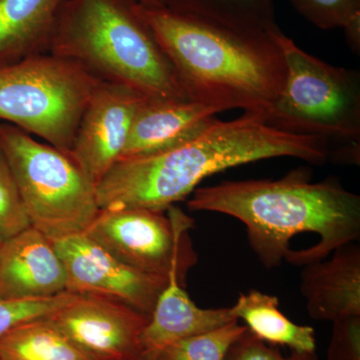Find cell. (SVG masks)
Returning <instances> with one entry per match:
<instances>
[{"instance_id": "1", "label": "cell", "mask_w": 360, "mask_h": 360, "mask_svg": "<svg viewBox=\"0 0 360 360\" xmlns=\"http://www.w3.org/2000/svg\"><path fill=\"white\" fill-rule=\"evenodd\" d=\"M187 207L243 222L251 250L265 269L281 266L283 260L296 266L319 262L360 238V196L331 177L314 184L307 169L277 180L200 187Z\"/></svg>"}, {"instance_id": "2", "label": "cell", "mask_w": 360, "mask_h": 360, "mask_svg": "<svg viewBox=\"0 0 360 360\" xmlns=\"http://www.w3.org/2000/svg\"><path fill=\"white\" fill-rule=\"evenodd\" d=\"M328 139L270 127L262 113L245 112L231 122L217 117L200 134L174 148L122 158L96 186L99 210L141 207L162 210L186 200L206 177L227 168L274 158L322 165Z\"/></svg>"}, {"instance_id": "3", "label": "cell", "mask_w": 360, "mask_h": 360, "mask_svg": "<svg viewBox=\"0 0 360 360\" xmlns=\"http://www.w3.org/2000/svg\"><path fill=\"white\" fill-rule=\"evenodd\" d=\"M176 71L191 101L222 110L269 112L286 63L272 32H236L170 11L132 4Z\"/></svg>"}, {"instance_id": "4", "label": "cell", "mask_w": 360, "mask_h": 360, "mask_svg": "<svg viewBox=\"0 0 360 360\" xmlns=\"http://www.w3.org/2000/svg\"><path fill=\"white\" fill-rule=\"evenodd\" d=\"M47 52L151 98L189 99L174 65L127 0H65Z\"/></svg>"}, {"instance_id": "5", "label": "cell", "mask_w": 360, "mask_h": 360, "mask_svg": "<svg viewBox=\"0 0 360 360\" xmlns=\"http://www.w3.org/2000/svg\"><path fill=\"white\" fill-rule=\"evenodd\" d=\"M0 146L30 226L51 241L86 231L99 206L96 184L77 161L9 123H0Z\"/></svg>"}, {"instance_id": "6", "label": "cell", "mask_w": 360, "mask_h": 360, "mask_svg": "<svg viewBox=\"0 0 360 360\" xmlns=\"http://www.w3.org/2000/svg\"><path fill=\"white\" fill-rule=\"evenodd\" d=\"M101 79L49 52L0 63V120L70 155L80 118Z\"/></svg>"}, {"instance_id": "7", "label": "cell", "mask_w": 360, "mask_h": 360, "mask_svg": "<svg viewBox=\"0 0 360 360\" xmlns=\"http://www.w3.org/2000/svg\"><path fill=\"white\" fill-rule=\"evenodd\" d=\"M272 35L283 52L288 72L281 94L265 115L267 124L359 143V72L314 58L279 27Z\"/></svg>"}, {"instance_id": "8", "label": "cell", "mask_w": 360, "mask_h": 360, "mask_svg": "<svg viewBox=\"0 0 360 360\" xmlns=\"http://www.w3.org/2000/svg\"><path fill=\"white\" fill-rule=\"evenodd\" d=\"M193 219L176 206L162 210L101 208L85 233L116 259L149 276L168 279L177 270L186 281L198 264L189 238Z\"/></svg>"}, {"instance_id": "9", "label": "cell", "mask_w": 360, "mask_h": 360, "mask_svg": "<svg viewBox=\"0 0 360 360\" xmlns=\"http://www.w3.org/2000/svg\"><path fill=\"white\" fill-rule=\"evenodd\" d=\"M68 277L66 291L116 300L150 316L168 279L127 266L85 232L52 241Z\"/></svg>"}, {"instance_id": "10", "label": "cell", "mask_w": 360, "mask_h": 360, "mask_svg": "<svg viewBox=\"0 0 360 360\" xmlns=\"http://www.w3.org/2000/svg\"><path fill=\"white\" fill-rule=\"evenodd\" d=\"M49 319L92 360H141V336L150 316L116 300L77 295Z\"/></svg>"}, {"instance_id": "11", "label": "cell", "mask_w": 360, "mask_h": 360, "mask_svg": "<svg viewBox=\"0 0 360 360\" xmlns=\"http://www.w3.org/2000/svg\"><path fill=\"white\" fill-rule=\"evenodd\" d=\"M144 94L101 79L78 124L70 156L96 184L122 158L135 113Z\"/></svg>"}, {"instance_id": "12", "label": "cell", "mask_w": 360, "mask_h": 360, "mask_svg": "<svg viewBox=\"0 0 360 360\" xmlns=\"http://www.w3.org/2000/svg\"><path fill=\"white\" fill-rule=\"evenodd\" d=\"M68 277L51 239L32 226L6 239L0 258V300H37L65 292Z\"/></svg>"}, {"instance_id": "13", "label": "cell", "mask_w": 360, "mask_h": 360, "mask_svg": "<svg viewBox=\"0 0 360 360\" xmlns=\"http://www.w3.org/2000/svg\"><path fill=\"white\" fill-rule=\"evenodd\" d=\"M219 112L224 110L189 99L146 97L135 113L120 160L160 153L191 141Z\"/></svg>"}, {"instance_id": "14", "label": "cell", "mask_w": 360, "mask_h": 360, "mask_svg": "<svg viewBox=\"0 0 360 360\" xmlns=\"http://www.w3.org/2000/svg\"><path fill=\"white\" fill-rule=\"evenodd\" d=\"M300 292L307 314L319 321L360 316V246H340L330 259L303 265Z\"/></svg>"}, {"instance_id": "15", "label": "cell", "mask_w": 360, "mask_h": 360, "mask_svg": "<svg viewBox=\"0 0 360 360\" xmlns=\"http://www.w3.org/2000/svg\"><path fill=\"white\" fill-rule=\"evenodd\" d=\"M238 321L231 307L200 309L184 290V281L172 270L141 336V360H153L168 345Z\"/></svg>"}, {"instance_id": "16", "label": "cell", "mask_w": 360, "mask_h": 360, "mask_svg": "<svg viewBox=\"0 0 360 360\" xmlns=\"http://www.w3.org/2000/svg\"><path fill=\"white\" fill-rule=\"evenodd\" d=\"M65 0H0V63L46 53Z\"/></svg>"}, {"instance_id": "17", "label": "cell", "mask_w": 360, "mask_h": 360, "mask_svg": "<svg viewBox=\"0 0 360 360\" xmlns=\"http://www.w3.org/2000/svg\"><path fill=\"white\" fill-rule=\"evenodd\" d=\"M277 296L255 290L241 293L231 309L238 321L258 340L270 345L290 347L292 352H315L316 338L311 326H298L278 309Z\"/></svg>"}, {"instance_id": "18", "label": "cell", "mask_w": 360, "mask_h": 360, "mask_svg": "<svg viewBox=\"0 0 360 360\" xmlns=\"http://www.w3.org/2000/svg\"><path fill=\"white\" fill-rule=\"evenodd\" d=\"M167 8L236 32L269 33L278 27L274 0H167Z\"/></svg>"}, {"instance_id": "19", "label": "cell", "mask_w": 360, "mask_h": 360, "mask_svg": "<svg viewBox=\"0 0 360 360\" xmlns=\"http://www.w3.org/2000/svg\"><path fill=\"white\" fill-rule=\"evenodd\" d=\"M1 360H92L49 316L25 322L0 335Z\"/></svg>"}, {"instance_id": "20", "label": "cell", "mask_w": 360, "mask_h": 360, "mask_svg": "<svg viewBox=\"0 0 360 360\" xmlns=\"http://www.w3.org/2000/svg\"><path fill=\"white\" fill-rule=\"evenodd\" d=\"M248 328L238 321L168 345L153 360H224L231 345Z\"/></svg>"}, {"instance_id": "21", "label": "cell", "mask_w": 360, "mask_h": 360, "mask_svg": "<svg viewBox=\"0 0 360 360\" xmlns=\"http://www.w3.org/2000/svg\"><path fill=\"white\" fill-rule=\"evenodd\" d=\"M77 293L65 292L37 300H0V335L25 322L47 317L68 304Z\"/></svg>"}, {"instance_id": "22", "label": "cell", "mask_w": 360, "mask_h": 360, "mask_svg": "<svg viewBox=\"0 0 360 360\" xmlns=\"http://www.w3.org/2000/svg\"><path fill=\"white\" fill-rule=\"evenodd\" d=\"M30 226L11 165L0 146V238H11Z\"/></svg>"}, {"instance_id": "23", "label": "cell", "mask_w": 360, "mask_h": 360, "mask_svg": "<svg viewBox=\"0 0 360 360\" xmlns=\"http://www.w3.org/2000/svg\"><path fill=\"white\" fill-rule=\"evenodd\" d=\"M300 15L321 30L343 27L360 13V0H290Z\"/></svg>"}, {"instance_id": "24", "label": "cell", "mask_w": 360, "mask_h": 360, "mask_svg": "<svg viewBox=\"0 0 360 360\" xmlns=\"http://www.w3.org/2000/svg\"><path fill=\"white\" fill-rule=\"evenodd\" d=\"M224 360H321L316 352H292L283 356L278 348L245 331L227 352Z\"/></svg>"}, {"instance_id": "25", "label": "cell", "mask_w": 360, "mask_h": 360, "mask_svg": "<svg viewBox=\"0 0 360 360\" xmlns=\"http://www.w3.org/2000/svg\"><path fill=\"white\" fill-rule=\"evenodd\" d=\"M326 360H360V316L333 322Z\"/></svg>"}, {"instance_id": "26", "label": "cell", "mask_w": 360, "mask_h": 360, "mask_svg": "<svg viewBox=\"0 0 360 360\" xmlns=\"http://www.w3.org/2000/svg\"><path fill=\"white\" fill-rule=\"evenodd\" d=\"M342 28L345 30L348 46L355 54L360 53V13L347 21Z\"/></svg>"}, {"instance_id": "27", "label": "cell", "mask_w": 360, "mask_h": 360, "mask_svg": "<svg viewBox=\"0 0 360 360\" xmlns=\"http://www.w3.org/2000/svg\"><path fill=\"white\" fill-rule=\"evenodd\" d=\"M130 4L146 8H167V0H127Z\"/></svg>"}, {"instance_id": "28", "label": "cell", "mask_w": 360, "mask_h": 360, "mask_svg": "<svg viewBox=\"0 0 360 360\" xmlns=\"http://www.w3.org/2000/svg\"><path fill=\"white\" fill-rule=\"evenodd\" d=\"M4 240L0 238V258H1L2 246H4Z\"/></svg>"}, {"instance_id": "29", "label": "cell", "mask_w": 360, "mask_h": 360, "mask_svg": "<svg viewBox=\"0 0 360 360\" xmlns=\"http://www.w3.org/2000/svg\"><path fill=\"white\" fill-rule=\"evenodd\" d=\"M0 360H1V359H0Z\"/></svg>"}]
</instances>
